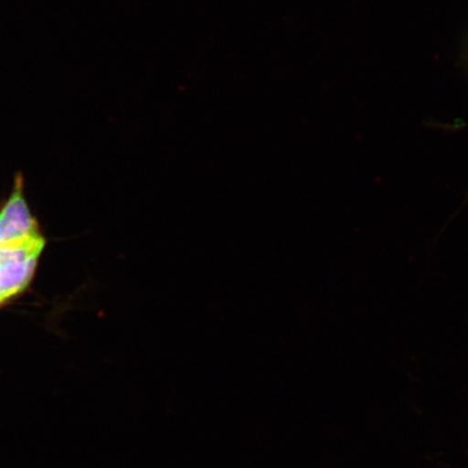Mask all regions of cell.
<instances>
[{
  "label": "cell",
  "instance_id": "obj_1",
  "mask_svg": "<svg viewBox=\"0 0 468 468\" xmlns=\"http://www.w3.org/2000/svg\"><path fill=\"white\" fill-rule=\"evenodd\" d=\"M44 247L39 230L23 237L0 238V305L27 288Z\"/></svg>",
  "mask_w": 468,
  "mask_h": 468
}]
</instances>
